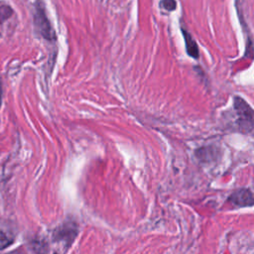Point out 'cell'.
I'll list each match as a JSON object with an SVG mask.
<instances>
[{"instance_id":"cell-1","label":"cell","mask_w":254,"mask_h":254,"mask_svg":"<svg viewBox=\"0 0 254 254\" xmlns=\"http://www.w3.org/2000/svg\"><path fill=\"white\" fill-rule=\"evenodd\" d=\"M233 109L238 129L244 133H251L253 130V110L251 106L242 97L235 96Z\"/></svg>"},{"instance_id":"cell-2","label":"cell","mask_w":254,"mask_h":254,"mask_svg":"<svg viewBox=\"0 0 254 254\" xmlns=\"http://www.w3.org/2000/svg\"><path fill=\"white\" fill-rule=\"evenodd\" d=\"M34 23L37 31L46 40H55V31L46 15V10L42 0H38L36 3V9L34 14Z\"/></svg>"},{"instance_id":"cell-3","label":"cell","mask_w":254,"mask_h":254,"mask_svg":"<svg viewBox=\"0 0 254 254\" xmlns=\"http://www.w3.org/2000/svg\"><path fill=\"white\" fill-rule=\"evenodd\" d=\"M77 225L73 221H65L59 225L53 232V240L61 242L64 246L69 247L77 236Z\"/></svg>"},{"instance_id":"cell-4","label":"cell","mask_w":254,"mask_h":254,"mask_svg":"<svg viewBox=\"0 0 254 254\" xmlns=\"http://www.w3.org/2000/svg\"><path fill=\"white\" fill-rule=\"evenodd\" d=\"M253 198V193L249 189H239L229 195L228 201L235 206L246 207L254 204Z\"/></svg>"},{"instance_id":"cell-5","label":"cell","mask_w":254,"mask_h":254,"mask_svg":"<svg viewBox=\"0 0 254 254\" xmlns=\"http://www.w3.org/2000/svg\"><path fill=\"white\" fill-rule=\"evenodd\" d=\"M183 35H184V39H185V44H186V49H187V53L190 57L193 58V59H198L199 57V51H198V47L195 43V41L193 40L192 36L187 32L186 30L182 29Z\"/></svg>"},{"instance_id":"cell-6","label":"cell","mask_w":254,"mask_h":254,"mask_svg":"<svg viewBox=\"0 0 254 254\" xmlns=\"http://www.w3.org/2000/svg\"><path fill=\"white\" fill-rule=\"evenodd\" d=\"M195 156L202 162H211L215 159V150L211 148H200L195 151Z\"/></svg>"},{"instance_id":"cell-7","label":"cell","mask_w":254,"mask_h":254,"mask_svg":"<svg viewBox=\"0 0 254 254\" xmlns=\"http://www.w3.org/2000/svg\"><path fill=\"white\" fill-rule=\"evenodd\" d=\"M32 247L38 254H45L48 250V246L44 240H34Z\"/></svg>"},{"instance_id":"cell-8","label":"cell","mask_w":254,"mask_h":254,"mask_svg":"<svg viewBox=\"0 0 254 254\" xmlns=\"http://www.w3.org/2000/svg\"><path fill=\"white\" fill-rule=\"evenodd\" d=\"M12 14H13V11L8 5H5V4L0 5V24L6 19H8Z\"/></svg>"},{"instance_id":"cell-9","label":"cell","mask_w":254,"mask_h":254,"mask_svg":"<svg viewBox=\"0 0 254 254\" xmlns=\"http://www.w3.org/2000/svg\"><path fill=\"white\" fill-rule=\"evenodd\" d=\"M13 243V239L10 238L5 232L0 231V250L7 248Z\"/></svg>"},{"instance_id":"cell-10","label":"cell","mask_w":254,"mask_h":254,"mask_svg":"<svg viewBox=\"0 0 254 254\" xmlns=\"http://www.w3.org/2000/svg\"><path fill=\"white\" fill-rule=\"evenodd\" d=\"M161 6L167 11H173L176 9V1L175 0H162Z\"/></svg>"},{"instance_id":"cell-11","label":"cell","mask_w":254,"mask_h":254,"mask_svg":"<svg viewBox=\"0 0 254 254\" xmlns=\"http://www.w3.org/2000/svg\"><path fill=\"white\" fill-rule=\"evenodd\" d=\"M1 99H2V86L0 83V106H1Z\"/></svg>"}]
</instances>
